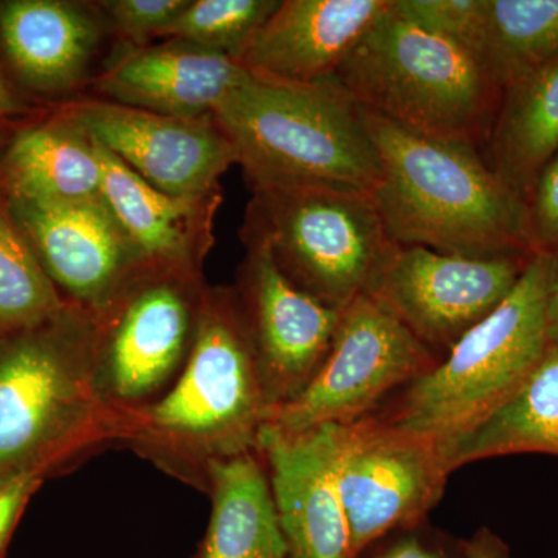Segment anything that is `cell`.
<instances>
[{"instance_id": "6da1fadb", "label": "cell", "mask_w": 558, "mask_h": 558, "mask_svg": "<svg viewBox=\"0 0 558 558\" xmlns=\"http://www.w3.org/2000/svg\"><path fill=\"white\" fill-rule=\"evenodd\" d=\"M270 414L236 290L208 284L185 366L160 399L120 418L117 444L205 494L213 465L256 450Z\"/></svg>"}, {"instance_id": "7a4b0ae2", "label": "cell", "mask_w": 558, "mask_h": 558, "mask_svg": "<svg viewBox=\"0 0 558 558\" xmlns=\"http://www.w3.org/2000/svg\"><path fill=\"white\" fill-rule=\"evenodd\" d=\"M357 110L380 160L373 199L395 244L469 258L534 248L520 193L488 167L478 148L424 137Z\"/></svg>"}, {"instance_id": "3957f363", "label": "cell", "mask_w": 558, "mask_h": 558, "mask_svg": "<svg viewBox=\"0 0 558 558\" xmlns=\"http://www.w3.org/2000/svg\"><path fill=\"white\" fill-rule=\"evenodd\" d=\"M117 442L94 379V315L68 303L0 341V476L44 481Z\"/></svg>"}, {"instance_id": "277c9868", "label": "cell", "mask_w": 558, "mask_h": 558, "mask_svg": "<svg viewBox=\"0 0 558 558\" xmlns=\"http://www.w3.org/2000/svg\"><path fill=\"white\" fill-rule=\"evenodd\" d=\"M213 119L250 189L325 186L373 193L381 167L354 105L332 80L303 84L250 72Z\"/></svg>"}, {"instance_id": "5b68a950", "label": "cell", "mask_w": 558, "mask_h": 558, "mask_svg": "<svg viewBox=\"0 0 558 558\" xmlns=\"http://www.w3.org/2000/svg\"><path fill=\"white\" fill-rule=\"evenodd\" d=\"M330 80L396 126L478 149L502 97L472 51L403 20L391 0Z\"/></svg>"}, {"instance_id": "8992f818", "label": "cell", "mask_w": 558, "mask_h": 558, "mask_svg": "<svg viewBox=\"0 0 558 558\" xmlns=\"http://www.w3.org/2000/svg\"><path fill=\"white\" fill-rule=\"evenodd\" d=\"M556 255L535 253L508 299L438 365L371 413L457 450L529 379L549 348L546 303Z\"/></svg>"}, {"instance_id": "52a82bcc", "label": "cell", "mask_w": 558, "mask_h": 558, "mask_svg": "<svg viewBox=\"0 0 558 558\" xmlns=\"http://www.w3.org/2000/svg\"><path fill=\"white\" fill-rule=\"evenodd\" d=\"M252 193L242 230L267 245L293 284L337 311L368 292L395 247L373 193L325 186Z\"/></svg>"}, {"instance_id": "ba28073f", "label": "cell", "mask_w": 558, "mask_h": 558, "mask_svg": "<svg viewBox=\"0 0 558 558\" xmlns=\"http://www.w3.org/2000/svg\"><path fill=\"white\" fill-rule=\"evenodd\" d=\"M207 288L202 271L146 266L94 315L95 388L116 425L178 379Z\"/></svg>"}, {"instance_id": "9c48e42d", "label": "cell", "mask_w": 558, "mask_h": 558, "mask_svg": "<svg viewBox=\"0 0 558 558\" xmlns=\"http://www.w3.org/2000/svg\"><path fill=\"white\" fill-rule=\"evenodd\" d=\"M439 362L379 301L363 293L341 314L314 379L299 398L271 413L267 427L301 433L352 424Z\"/></svg>"}, {"instance_id": "30bf717a", "label": "cell", "mask_w": 558, "mask_h": 558, "mask_svg": "<svg viewBox=\"0 0 558 558\" xmlns=\"http://www.w3.org/2000/svg\"><path fill=\"white\" fill-rule=\"evenodd\" d=\"M453 450L366 416L337 425V483L354 558L391 532L417 526L439 505Z\"/></svg>"}, {"instance_id": "8fae6325", "label": "cell", "mask_w": 558, "mask_h": 558, "mask_svg": "<svg viewBox=\"0 0 558 558\" xmlns=\"http://www.w3.org/2000/svg\"><path fill=\"white\" fill-rule=\"evenodd\" d=\"M529 259L469 258L395 244L366 293L442 359L508 299Z\"/></svg>"}, {"instance_id": "7c38bea8", "label": "cell", "mask_w": 558, "mask_h": 558, "mask_svg": "<svg viewBox=\"0 0 558 558\" xmlns=\"http://www.w3.org/2000/svg\"><path fill=\"white\" fill-rule=\"evenodd\" d=\"M241 236L245 256L233 288L274 413L299 398L314 379L343 311L326 306L293 284L258 236L245 230Z\"/></svg>"}, {"instance_id": "4fadbf2b", "label": "cell", "mask_w": 558, "mask_h": 558, "mask_svg": "<svg viewBox=\"0 0 558 558\" xmlns=\"http://www.w3.org/2000/svg\"><path fill=\"white\" fill-rule=\"evenodd\" d=\"M149 185L174 196H204L238 165L236 148L213 117L183 119L83 98L61 110Z\"/></svg>"}, {"instance_id": "5bb4252c", "label": "cell", "mask_w": 558, "mask_h": 558, "mask_svg": "<svg viewBox=\"0 0 558 558\" xmlns=\"http://www.w3.org/2000/svg\"><path fill=\"white\" fill-rule=\"evenodd\" d=\"M10 205L61 295L92 315L105 310L148 266L102 197L72 204L10 201Z\"/></svg>"}, {"instance_id": "9a60e30c", "label": "cell", "mask_w": 558, "mask_h": 558, "mask_svg": "<svg viewBox=\"0 0 558 558\" xmlns=\"http://www.w3.org/2000/svg\"><path fill=\"white\" fill-rule=\"evenodd\" d=\"M264 459L289 558H354L337 483V425L284 433L264 427Z\"/></svg>"}, {"instance_id": "2e32d148", "label": "cell", "mask_w": 558, "mask_h": 558, "mask_svg": "<svg viewBox=\"0 0 558 558\" xmlns=\"http://www.w3.org/2000/svg\"><path fill=\"white\" fill-rule=\"evenodd\" d=\"M227 54L186 40L130 47L94 80L98 98L161 116L205 119L248 80Z\"/></svg>"}, {"instance_id": "e0dca14e", "label": "cell", "mask_w": 558, "mask_h": 558, "mask_svg": "<svg viewBox=\"0 0 558 558\" xmlns=\"http://www.w3.org/2000/svg\"><path fill=\"white\" fill-rule=\"evenodd\" d=\"M389 0H279L240 61L256 75L315 84L332 78Z\"/></svg>"}, {"instance_id": "ac0fdd59", "label": "cell", "mask_w": 558, "mask_h": 558, "mask_svg": "<svg viewBox=\"0 0 558 558\" xmlns=\"http://www.w3.org/2000/svg\"><path fill=\"white\" fill-rule=\"evenodd\" d=\"M97 148L102 199L142 259L148 266L202 271L215 244L213 229L222 190L204 196H174L149 185L100 143Z\"/></svg>"}, {"instance_id": "d6986e66", "label": "cell", "mask_w": 558, "mask_h": 558, "mask_svg": "<svg viewBox=\"0 0 558 558\" xmlns=\"http://www.w3.org/2000/svg\"><path fill=\"white\" fill-rule=\"evenodd\" d=\"M101 35V22L78 3H0V40L11 68L25 86L40 94H68L84 83Z\"/></svg>"}, {"instance_id": "ffe728a7", "label": "cell", "mask_w": 558, "mask_h": 558, "mask_svg": "<svg viewBox=\"0 0 558 558\" xmlns=\"http://www.w3.org/2000/svg\"><path fill=\"white\" fill-rule=\"evenodd\" d=\"M97 143L60 112L17 132L0 157V189L10 201L72 204L101 199Z\"/></svg>"}, {"instance_id": "44dd1931", "label": "cell", "mask_w": 558, "mask_h": 558, "mask_svg": "<svg viewBox=\"0 0 558 558\" xmlns=\"http://www.w3.org/2000/svg\"><path fill=\"white\" fill-rule=\"evenodd\" d=\"M205 494L211 512L191 558H289L258 450L216 462Z\"/></svg>"}, {"instance_id": "7402d4cb", "label": "cell", "mask_w": 558, "mask_h": 558, "mask_svg": "<svg viewBox=\"0 0 558 558\" xmlns=\"http://www.w3.org/2000/svg\"><path fill=\"white\" fill-rule=\"evenodd\" d=\"M490 161L517 193L558 153V57L502 92Z\"/></svg>"}, {"instance_id": "603a6c76", "label": "cell", "mask_w": 558, "mask_h": 558, "mask_svg": "<svg viewBox=\"0 0 558 558\" xmlns=\"http://www.w3.org/2000/svg\"><path fill=\"white\" fill-rule=\"evenodd\" d=\"M520 453L558 457V348L553 344L523 387L458 444L451 464L457 470Z\"/></svg>"}, {"instance_id": "cb8c5ba5", "label": "cell", "mask_w": 558, "mask_h": 558, "mask_svg": "<svg viewBox=\"0 0 558 558\" xmlns=\"http://www.w3.org/2000/svg\"><path fill=\"white\" fill-rule=\"evenodd\" d=\"M473 54L505 92L558 57V0H483Z\"/></svg>"}, {"instance_id": "d4e9b609", "label": "cell", "mask_w": 558, "mask_h": 558, "mask_svg": "<svg viewBox=\"0 0 558 558\" xmlns=\"http://www.w3.org/2000/svg\"><path fill=\"white\" fill-rule=\"evenodd\" d=\"M68 303L44 270L0 189V341L43 325Z\"/></svg>"}, {"instance_id": "484cf974", "label": "cell", "mask_w": 558, "mask_h": 558, "mask_svg": "<svg viewBox=\"0 0 558 558\" xmlns=\"http://www.w3.org/2000/svg\"><path fill=\"white\" fill-rule=\"evenodd\" d=\"M279 0H190L163 38L240 60L250 39L277 9Z\"/></svg>"}, {"instance_id": "4316f807", "label": "cell", "mask_w": 558, "mask_h": 558, "mask_svg": "<svg viewBox=\"0 0 558 558\" xmlns=\"http://www.w3.org/2000/svg\"><path fill=\"white\" fill-rule=\"evenodd\" d=\"M391 9L411 24L453 40L473 53L480 35L483 0H391Z\"/></svg>"}, {"instance_id": "83f0119b", "label": "cell", "mask_w": 558, "mask_h": 558, "mask_svg": "<svg viewBox=\"0 0 558 558\" xmlns=\"http://www.w3.org/2000/svg\"><path fill=\"white\" fill-rule=\"evenodd\" d=\"M190 0H105L98 3L102 17L131 47L163 38L168 27L186 9Z\"/></svg>"}, {"instance_id": "f1b7e54d", "label": "cell", "mask_w": 558, "mask_h": 558, "mask_svg": "<svg viewBox=\"0 0 558 558\" xmlns=\"http://www.w3.org/2000/svg\"><path fill=\"white\" fill-rule=\"evenodd\" d=\"M355 558H469L464 539L432 526L429 521L417 526L391 532L366 546Z\"/></svg>"}, {"instance_id": "f546056e", "label": "cell", "mask_w": 558, "mask_h": 558, "mask_svg": "<svg viewBox=\"0 0 558 558\" xmlns=\"http://www.w3.org/2000/svg\"><path fill=\"white\" fill-rule=\"evenodd\" d=\"M527 213L535 252L546 253L558 244V153L538 172Z\"/></svg>"}, {"instance_id": "4dcf8cb0", "label": "cell", "mask_w": 558, "mask_h": 558, "mask_svg": "<svg viewBox=\"0 0 558 558\" xmlns=\"http://www.w3.org/2000/svg\"><path fill=\"white\" fill-rule=\"evenodd\" d=\"M43 483L36 475L0 476V558L7 557L22 513Z\"/></svg>"}, {"instance_id": "1f68e13d", "label": "cell", "mask_w": 558, "mask_h": 558, "mask_svg": "<svg viewBox=\"0 0 558 558\" xmlns=\"http://www.w3.org/2000/svg\"><path fill=\"white\" fill-rule=\"evenodd\" d=\"M464 548L469 558H510L506 543L488 529H481L472 538L464 539Z\"/></svg>"}, {"instance_id": "d6a6232c", "label": "cell", "mask_w": 558, "mask_h": 558, "mask_svg": "<svg viewBox=\"0 0 558 558\" xmlns=\"http://www.w3.org/2000/svg\"><path fill=\"white\" fill-rule=\"evenodd\" d=\"M546 325H548L549 344L558 348V258L554 263L553 277H550L548 290V303H546Z\"/></svg>"}, {"instance_id": "836d02e7", "label": "cell", "mask_w": 558, "mask_h": 558, "mask_svg": "<svg viewBox=\"0 0 558 558\" xmlns=\"http://www.w3.org/2000/svg\"><path fill=\"white\" fill-rule=\"evenodd\" d=\"M17 102L14 100L13 94H11L9 84H7L5 76H3L2 70H0V120L16 112Z\"/></svg>"}]
</instances>
